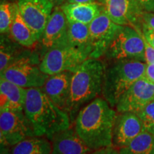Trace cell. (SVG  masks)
Here are the masks:
<instances>
[{
    "label": "cell",
    "instance_id": "1",
    "mask_svg": "<svg viewBox=\"0 0 154 154\" xmlns=\"http://www.w3.org/2000/svg\"><path fill=\"white\" fill-rule=\"evenodd\" d=\"M116 111L103 98H96L79 111L75 131L91 151L113 146Z\"/></svg>",
    "mask_w": 154,
    "mask_h": 154
},
{
    "label": "cell",
    "instance_id": "2",
    "mask_svg": "<svg viewBox=\"0 0 154 154\" xmlns=\"http://www.w3.org/2000/svg\"><path fill=\"white\" fill-rule=\"evenodd\" d=\"M24 111L36 136L51 140L58 133L69 129V113L55 105L42 88H27Z\"/></svg>",
    "mask_w": 154,
    "mask_h": 154
},
{
    "label": "cell",
    "instance_id": "3",
    "mask_svg": "<svg viewBox=\"0 0 154 154\" xmlns=\"http://www.w3.org/2000/svg\"><path fill=\"white\" fill-rule=\"evenodd\" d=\"M105 70L104 64L101 61L88 58L73 72L65 109L72 122L83 107L102 93Z\"/></svg>",
    "mask_w": 154,
    "mask_h": 154
},
{
    "label": "cell",
    "instance_id": "4",
    "mask_svg": "<svg viewBox=\"0 0 154 154\" xmlns=\"http://www.w3.org/2000/svg\"><path fill=\"white\" fill-rule=\"evenodd\" d=\"M147 63L138 59L116 61L105 70L102 96L112 107L136 81L145 76Z\"/></svg>",
    "mask_w": 154,
    "mask_h": 154
},
{
    "label": "cell",
    "instance_id": "5",
    "mask_svg": "<svg viewBox=\"0 0 154 154\" xmlns=\"http://www.w3.org/2000/svg\"><path fill=\"white\" fill-rule=\"evenodd\" d=\"M39 64L38 56L35 54H22L1 73V78L26 89L42 88L49 75L42 72Z\"/></svg>",
    "mask_w": 154,
    "mask_h": 154
},
{
    "label": "cell",
    "instance_id": "6",
    "mask_svg": "<svg viewBox=\"0 0 154 154\" xmlns=\"http://www.w3.org/2000/svg\"><path fill=\"white\" fill-rule=\"evenodd\" d=\"M105 55L110 60L138 59L145 61V42L140 29L121 26Z\"/></svg>",
    "mask_w": 154,
    "mask_h": 154
},
{
    "label": "cell",
    "instance_id": "7",
    "mask_svg": "<svg viewBox=\"0 0 154 154\" xmlns=\"http://www.w3.org/2000/svg\"><path fill=\"white\" fill-rule=\"evenodd\" d=\"M88 57L69 44L52 48L43 55L39 68L45 74L54 75L66 72H74Z\"/></svg>",
    "mask_w": 154,
    "mask_h": 154
},
{
    "label": "cell",
    "instance_id": "8",
    "mask_svg": "<svg viewBox=\"0 0 154 154\" xmlns=\"http://www.w3.org/2000/svg\"><path fill=\"white\" fill-rule=\"evenodd\" d=\"M36 136L24 111H0L1 146L11 148L26 138Z\"/></svg>",
    "mask_w": 154,
    "mask_h": 154
},
{
    "label": "cell",
    "instance_id": "9",
    "mask_svg": "<svg viewBox=\"0 0 154 154\" xmlns=\"http://www.w3.org/2000/svg\"><path fill=\"white\" fill-rule=\"evenodd\" d=\"M121 25L113 22L103 11L89 24L91 52L89 58L99 59L105 55Z\"/></svg>",
    "mask_w": 154,
    "mask_h": 154
},
{
    "label": "cell",
    "instance_id": "10",
    "mask_svg": "<svg viewBox=\"0 0 154 154\" xmlns=\"http://www.w3.org/2000/svg\"><path fill=\"white\" fill-rule=\"evenodd\" d=\"M17 5L22 19L41 39L54 5L50 0H18Z\"/></svg>",
    "mask_w": 154,
    "mask_h": 154
},
{
    "label": "cell",
    "instance_id": "11",
    "mask_svg": "<svg viewBox=\"0 0 154 154\" xmlns=\"http://www.w3.org/2000/svg\"><path fill=\"white\" fill-rule=\"evenodd\" d=\"M154 100V83L145 76L136 81L121 96L116 108L119 113H138Z\"/></svg>",
    "mask_w": 154,
    "mask_h": 154
},
{
    "label": "cell",
    "instance_id": "12",
    "mask_svg": "<svg viewBox=\"0 0 154 154\" xmlns=\"http://www.w3.org/2000/svg\"><path fill=\"white\" fill-rule=\"evenodd\" d=\"M103 11L116 24L140 29L143 10L136 0H100Z\"/></svg>",
    "mask_w": 154,
    "mask_h": 154
},
{
    "label": "cell",
    "instance_id": "13",
    "mask_svg": "<svg viewBox=\"0 0 154 154\" xmlns=\"http://www.w3.org/2000/svg\"><path fill=\"white\" fill-rule=\"evenodd\" d=\"M69 21L61 7H55L41 38L43 55L58 46L68 44Z\"/></svg>",
    "mask_w": 154,
    "mask_h": 154
},
{
    "label": "cell",
    "instance_id": "14",
    "mask_svg": "<svg viewBox=\"0 0 154 154\" xmlns=\"http://www.w3.org/2000/svg\"><path fill=\"white\" fill-rule=\"evenodd\" d=\"M120 113L117 115L113 132V145L119 148L126 146L145 130L141 119L136 113Z\"/></svg>",
    "mask_w": 154,
    "mask_h": 154
},
{
    "label": "cell",
    "instance_id": "15",
    "mask_svg": "<svg viewBox=\"0 0 154 154\" xmlns=\"http://www.w3.org/2000/svg\"><path fill=\"white\" fill-rule=\"evenodd\" d=\"M73 72H63L49 76L42 87L50 100L58 107L65 111L70 92L71 79Z\"/></svg>",
    "mask_w": 154,
    "mask_h": 154
},
{
    "label": "cell",
    "instance_id": "16",
    "mask_svg": "<svg viewBox=\"0 0 154 154\" xmlns=\"http://www.w3.org/2000/svg\"><path fill=\"white\" fill-rule=\"evenodd\" d=\"M50 140L52 143L51 154H90L91 151L75 130L70 128L58 133Z\"/></svg>",
    "mask_w": 154,
    "mask_h": 154
},
{
    "label": "cell",
    "instance_id": "17",
    "mask_svg": "<svg viewBox=\"0 0 154 154\" xmlns=\"http://www.w3.org/2000/svg\"><path fill=\"white\" fill-rule=\"evenodd\" d=\"M70 22H79L89 25L103 11L101 4L94 2L88 3H65L61 6Z\"/></svg>",
    "mask_w": 154,
    "mask_h": 154
},
{
    "label": "cell",
    "instance_id": "18",
    "mask_svg": "<svg viewBox=\"0 0 154 154\" xmlns=\"http://www.w3.org/2000/svg\"><path fill=\"white\" fill-rule=\"evenodd\" d=\"M26 88L1 78L0 79V109L24 111Z\"/></svg>",
    "mask_w": 154,
    "mask_h": 154
},
{
    "label": "cell",
    "instance_id": "19",
    "mask_svg": "<svg viewBox=\"0 0 154 154\" xmlns=\"http://www.w3.org/2000/svg\"><path fill=\"white\" fill-rule=\"evenodd\" d=\"M67 42L70 46L86 54L89 58L91 52L89 25L69 22Z\"/></svg>",
    "mask_w": 154,
    "mask_h": 154
},
{
    "label": "cell",
    "instance_id": "20",
    "mask_svg": "<svg viewBox=\"0 0 154 154\" xmlns=\"http://www.w3.org/2000/svg\"><path fill=\"white\" fill-rule=\"evenodd\" d=\"M40 136L26 138L9 149V154H51L52 143Z\"/></svg>",
    "mask_w": 154,
    "mask_h": 154
},
{
    "label": "cell",
    "instance_id": "21",
    "mask_svg": "<svg viewBox=\"0 0 154 154\" xmlns=\"http://www.w3.org/2000/svg\"><path fill=\"white\" fill-rule=\"evenodd\" d=\"M9 34L12 40L23 47H32L38 40L34 32L22 19L19 9L11 24Z\"/></svg>",
    "mask_w": 154,
    "mask_h": 154
},
{
    "label": "cell",
    "instance_id": "22",
    "mask_svg": "<svg viewBox=\"0 0 154 154\" xmlns=\"http://www.w3.org/2000/svg\"><path fill=\"white\" fill-rule=\"evenodd\" d=\"M120 154H154V134L144 130L119 149Z\"/></svg>",
    "mask_w": 154,
    "mask_h": 154
},
{
    "label": "cell",
    "instance_id": "23",
    "mask_svg": "<svg viewBox=\"0 0 154 154\" xmlns=\"http://www.w3.org/2000/svg\"><path fill=\"white\" fill-rule=\"evenodd\" d=\"M16 42H12L5 34L1 36V48H0V73L3 72L7 67L19 59L22 54L19 53Z\"/></svg>",
    "mask_w": 154,
    "mask_h": 154
},
{
    "label": "cell",
    "instance_id": "24",
    "mask_svg": "<svg viewBox=\"0 0 154 154\" xmlns=\"http://www.w3.org/2000/svg\"><path fill=\"white\" fill-rule=\"evenodd\" d=\"M18 5L17 3H11L2 1L0 5V32L1 34L9 33L10 28L16 16Z\"/></svg>",
    "mask_w": 154,
    "mask_h": 154
},
{
    "label": "cell",
    "instance_id": "25",
    "mask_svg": "<svg viewBox=\"0 0 154 154\" xmlns=\"http://www.w3.org/2000/svg\"><path fill=\"white\" fill-rule=\"evenodd\" d=\"M136 113L143 122L144 129L154 134V100Z\"/></svg>",
    "mask_w": 154,
    "mask_h": 154
},
{
    "label": "cell",
    "instance_id": "26",
    "mask_svg": "<svg viewBox=\"0 0 154 154\" xmlns=\"http://www.w3.org/2000/svg\"><path fill=\"white\" fill-rule=\"evenodd\" d=\"M141 28L154 30V12L143 11L140 21Z\"/></svg>",
    "mask_w": 154,
    "mask_h": 154
},
{
    "label": "cell",
    "instance_id": "27",
    "mask_svg": "<svg viewBox=\"0 0 154 154\" xmlns=\"http://www.w3.org/2000/svg\"><path fill=\"white\" fill-rule=\"evenodd\" d=\"M141 32V31H140ZM142 34V33H141ZM143 36V34H142ZM145 42V61L147 63H154V47L150 45L143 37Z\"/></svg>",
    "mask_w": 154,
    "mask_h": 154
},
{
    "label": "cell",
    "instance_id": "28",
    "mask_svg": "<svg viewBox=\"0 0 154 154\" xmlns=\"http://www.w3.org/2000/svg\"><path fill=\"white\" fill-rule=\"evenodd\" d=\"M143 11L154 12V0H136Z\"/></svg>",
    "mask_w": 154,
    "mask_h": 154
},
{
    "label": "cell",
    "instance_id": "29",
    "mask_svg": "<svg viewBox=\"0 0 154 154\" xmlns=\"http://www.w3.org/2000/svg\"><path fill=\"white\" fill-rule=\"evenodd\" d=\"M140 31H141V33L143 34V37L148 42V43L154 47V30L142 27Z\"/></svg>",
    "mask_w": 154,
    "mask_h": 154
},
{
    "label": "cell",
    "instance_id": "30",
    "mask_svg": "<svg viewBox=\"0 0 154 154\" xmlns=\"http://www.w3.org/2000/svg\"><path fill=\"white\" fill-rule=\"evenodd\" d=\"M90 154H120V153H119V151H117L116 149H113L111 146V147L103 148V149L96 150V151H94Z\"/></svg>",
    "mask_w": 154,
    "mask_h": 154
},
{
    "label": "cell",
    "instance_id": "31",
    "mask_svg": "<svg viewBox=\"0 0 154 154\" xmlns=\"http://www.w3.org/2000/svg\"><path fill=\"white\" fill-rule=\"evenodd\" d=\"M144 76L151 82L154 83V63H147Z\"/></svg>",
    "mask_w": 154,
    "mask_h": 154
},
{
    "label": "cell",
    "instance_id": "32",
    "mask_svg": "<svg viewBox=\"0 0 154 154\" xmlns=\"http://www.w3.org/2000/svg\"><path fill=\"white\" fill-rule=\"evenodd\" d=\"M96 2V0H66V3H88Z\"/></svg>",
    "mask_w": 154,
    "mask_h": 154
},
{
    "label": "cell",
    "instance_id": "33",
    "mask_svg": "<svg viewBox=\"0 0 154 154\" xmlns=\"http://www.w3.org/2000/svg\"><path fill=\"white\" fill-rule=\"evenodd\" d=\"M50 1L53 3L55 7H61L63 4H65V2L66 0H50Z\"/></svg>",
    "mask_w": 154,
    "mask_h": 154
},
{
    "label": "cell",
    "instance_id": "34",
    "mask_svg": "<svg viewBox=\"0 0 154 154\" xmlns=\"http://www.w3.org/2000/svg\"><path fill=\"white\" fill-rule=\"evenodd\" d=\"M9 149L10 148L1 146V154H9Z\"/></svg>",
    "mask_w": 154,
    "mask_h": 154
}]
</instances>
